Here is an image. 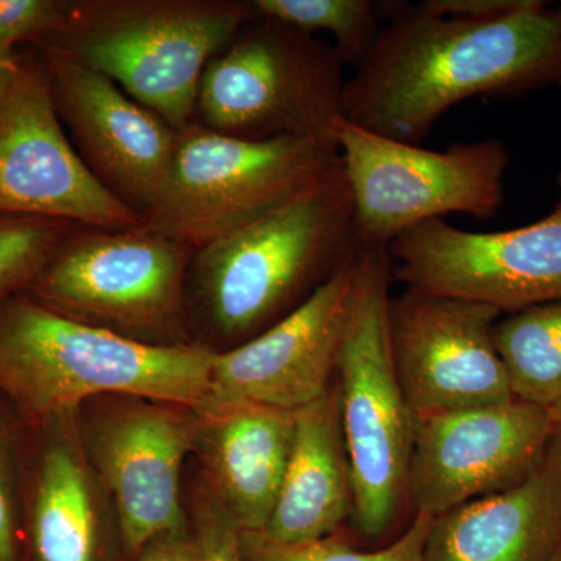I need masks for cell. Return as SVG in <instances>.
Segmentation results:
<instances>
[{
    "mask_svg": "<svg viewBox=\"0 0 561 561\" xmlns=\"http://www.w3.org/2000/svg\"><path fill=\"white\" fill-rule=\"evenodd\" d=\"M343 92V116L420 144L457 103L561 87V10L541 0L489 21L435 16L398 3Z\"/></svg>",
    "mask_w": 561,
    "mask_h": 561,
    "instance_id": "cell-1",
    "label": "cell"
},
{
    "mask_svg": "<svg viewBox=\"0 0 561 561\" xmlns=\"http://www.w3.org/2000/svg\"><path fill=\"white\" fill-rule=\"evenodd\" d=\"M359 250L341 158L308 191L194 251L187 320L219 351L234 348L300 308Z\"/></svg>",
    "mask_w": 561,
    "mask_h": 561,
    "instance_id": "cell-2",
    "label": "cell"
},
{
    "mask_svg": "<svg viewBox=\"0 0 561 561\" xmlns=\"http://www.w3.org/2000/svg\"><path fill=\"white\" fill-rule=\"evenodd\" d=\"M214 350L150 345L69 319L31 295L0 300V391L35 420H62L91 398L124 394L198 411Z\"/></svg>",
    "mask_w": 561,
    "mask_h": 561,
    "instance_id": "cell-3",
    "label": "cell"
},
{
    "mask_svg": "<svg viewBox=\"0 0 561 561\" xmlns=\"http://www.w3.org/2000/svg\"><path fill=\"white\" fill-rule=\"evenodd\" d=\"M254 16L250 0H70L32 49L102 73L179 130L194 122L206 66Z\"/></svg>",
    "mask_w": 561,
    "mask_h": 561,
    "instance_id": "cell-4",
    "label": "cell"
},
{
    "mask_svg": "<svg viewBox=\"0 0 561 561\" xmlns=\"http://www.w3.org/2000/svg\"><path fill=\"white\" fill-rule=\"evenodd\" d=\"M389 247L360 245L337 367L341 421L353 483V522L381 540L411 508L413 413L390 343Z\"/></svg>",
    "mask_w": 561,
    "mask_h": 561,
    "instance_id": "cell-5",
    "label": "cell"
},
{
    "mask_svg": "<svg viewBox=\"0 0 561 561\" xmlns=\"http://www.w3.org/2000/svg\"><path fill=\"white\" fill-rule=\"evenodd\" d=\"M343 68L332 44L256 14L206 66L194 122L232 138H305L337 149Z\"/></svg>",
    "mask_w": 561,
    "mask_h": 561,
    "instance_id": "cell-6",
    "label": "cell"
},
{
    "mask_svg": "<svg viewBox=\"0 0 561 561\" xmlns=\"http://www.w3.org/2000/svg\"><path fill=\"white\" fill-rule=\"evenodd\" d=\"M194 249L146 224L76 228L25 294L47 308L150 345H190Z\"/></svg>",
    "mask_w": 561,
    "mask_h": 561,
    "instance_id": "cell-7",
    "label": "cell"
},
{
    "mask_svg": "<svg viewBox=\"0 0 561 561\" xmlns=\"http://www.w3.org/2000/svg\"><path fill=\"white\" fill-rule=\"evenodd\" d=\"M339 162V149L319 140L232 138L191 122L176 130L171 176L144 224L198 250L308 191Z\"/></svg>",
    "mask_w": 561,
    "mask_h": 561,
    "instance_id": "cell-8",
    "label": "cell"
},
{
    "mask_svg": "<svg viewBox=\"0 0 561 561\" xmlns=\"http://www.w3.org/2000/svg\"><path fill=\"white\" fill-rule=\"evenodd\" d=\"M335 144L360 245L389 247L402 232L448 214L493 219L504 205L511 154L501 140L427 150L342 119Z\"/></svg>",
    "mask_w": 561,
    "mask_h": 561,
    "instance_id": "cell-9",
    "label": "cell"
},
{
    "mask_svg": "<svg viewBox=\"0 0 561 561\" xmlns=\"http://www.w3.org/2000/svg\"><path fill=\"white\" fill-rule=\"evenodd\" d=\"M391 276L409 290L481 302L504 312L561 300V206L496 232L423 221L389 245Z\"/></svg>",
    "mask_w": 561,
    "mask_h": 561,
    "instance_id": "cell-10",
    "label": "cell"
},
{
    "mask_svg": "<svg viewBox=\"0 0 561 561\" xmlns=\"http://www.w3.org/2000/svg\"><path fill=\"white\" fill-rule=\"evenodd\" d=\"M0 214L111 230L144 224L77 153L55 110L46 68L32 47L0 95Z\"/></svg>",
    "mask_w": 561,
    "mask_h": 561,
    "instance_id": "cell-11",
    "label": "cell"
},
{
    "mask_svg": "<svg viewBox=\"0 0 561 561\" xmlns=\"http://www.w3.org/2000/svg\"><path fill=\"white\" fill-rule=\"evenodd\" d=\"M556 437L551 411L513 400L413 416L411 507L437 516L511 489Z\"/></svg>",
    "mask_w": 561,
    "mask_h": 561,
    "instance_id": "cell-12",
    "label": "cell"
},
{
    "mask_svg": "<svg viewBox=\"0 0 561 561\" xmlns=\"http://www.w3.org/2000/svg\"><path fill=\"white\" fill-rule=\"evenodd\" d=\"M500 309L405 290L390 300V343L413 416L515 400L494 343Z\"/></svg>",
    "mask_w": 561,
    "mask_h": 561,
    "instance_id": "cell-13",
    "label": "cell"
},
{
    "mask_svg": "<svg viewBox=\"0 0 561 561\" xmlns=\"http://www.w3.org/2000/svg\"><path fill=\"white\" fill-rule=\"evenodd\" d=\"M36 54L77 153L105 190L146 219L171 176L175 128L102 73L54 51Z\"/></svg>",
    "mask_w": 561,
    "mask_h": 561,
    "instance_id": "cell-14",
    "label": "cell"
},
{
    "mask_svg": "<svg viewBox=\"0 0 561 561\" xmlns=\"http://www.w3.org/2000/svg\"><path fill=\"white\" fill-rule=\"evenodd\" d=\"M356 272L357 256L268 330L214 351L206 402L297 412L323 397L335 378Z\"/></svg>",
    "mask_w": 561,
    "mask_h": 561,
    "instance_id": "cell-15",
    "label": "cell"
},
{
    "mask_svg": "<svg viewBox=\"0 0 561 561\" xmlns=\"http://www.w3.org/2000/svg\"><path fill=\"white\" fill-rule=\"evenodd\" d=\"M201 420L181 405L140 400L117 409L92 432V456L117 507L124 560L161 535L187 530L180 472Z\"/></svg>",
    "mask_w": 561,
    "mask_h": 561,
    "instance_id": "cell-16",
    "label": "cell"
},
{
    "mask_svg": "<svg viewBox=\"0 0 561 561\" xmlns=\"http://www.w3.org/2000/svg\"><path fill=\"white\" fill-rule=\"evenodd\" d=\"M561 546V443L511 489L432 523L421 561H552Z\"/></svg>",
    "mask_w": 561,
    "mask_h": 561,
    "instance_id": "cell-17",
    "label": "cell"
},
{
    "mask_svg": "<svg viewBox=\"0 0 561 561\" xmlns=\"http://www.w3.org/2000/svg\"><path fill=\"white\" fill-rule=\"evenodd\" d=\"M198 420L197 440L214 502L239 531L264 530L289 463L295 412L249 402H206Z\"/></svg>",
    "mask_w": 561,
    "mask_h": 561,
    "instance_id": "cell-18",
    "label": "cell"
},
{
    "mask_svg": "<svg viewBox=\"0 0 561 561\" xmlns=\"http://www.w3.org/2000/svg\"><path fill=\"white\" fill-rule=\"evenodd\" d=\"M353 483L335 378L319 400L295 412L289 463L265 537L309 542L337 534L353 518Z\"/></svg>",
    "mask_w": 561,
    "mask_h": 561,
    "instance_id": "cell-19",
    "label": "cell"
},
{
    "mask_svg": "<svg viewBox=\"0 0 561 561\" xmlns=\"http://www.w3.org/2000/svg\"><path fill=\"white\" fill-rule=\"evenodd\" d=\"M31 538L35 561H110L87 465L72 442L55 440L43 454Z\"/></svg>",
    "mask_w": 561,
    "mask_h": 561,
    "instance_id": "cell-20",
    "label": "cell"
},
{
    "mask_svg": "<svg viewBox=\"0 0 561 561\" xmlns=\"http://www.w3.org/2000/svg\"><path fill=\"white\" fill-rule=\"evenodd\" d=\"M494 343L515 400L546 409L561 404V300L497 320Z\"/></svg>",
    "mask_w": 561,
    "mask_h": 561,
    "instance_id": "cell-21",
    "label": "cell"
},
{
    "mask_svg": "<svg viewBox=\"0 0 561 561\" xmlns=\"http://www.w3.org/2000/svg\"><path fill=\"white\" fill-rule=\"evenodd\" d=\"M257 16L313 33L328 32L343 65L354 69L368 57L381 25L371 0H250Z\"/></svg>",
    "mask_w": 561,
    "mask_h": 561,
    "instance_id": "cell-22",
    "label": "cell"
},
{
    "mask_svg": "<svg viewBox=\"0 0 561 561\" xmlns=\"http://www.w3.org/2000/svg\"><path fill=\"white\" fill-rule=\"evenodd\" d=\"M434 516L413 513L400 537L383 548L362 551L337 534L309 542H279L262 531H239L243 561H421Z\"/></svg>",
    "mask_w": 561,
    "mask_h": 561,
    "instance_id": "cell-23",
    "label": "cell"
},
{
    "mask_svg": "<svg viewBox=\"0 0 561 561\" xmlns=\"http://www.w3.org/2000/svg\"><path fill=\"white\" fill-rule=\"evenodd\" d=\"M81 225L0 214V300L31 289L62 241Z\"/></svg>",
    "mask_w": 561,
    "mask_h": 561,
    "instance_id": "cell-24",
    "label": "cell"
},
{
    "mask_svg": "<svg viewBox=\"0 0 561 561\" xmlns=\"http://www.w3.org/2000/svg\"><path fill=\"white\" fill-rule=\"evenodd\" d=\"M70 0H0V44L39 46L68 16Z\"/></svg>",
    "mask_w": 561,
    "mask_h": 561,
    "instance_id": "cell-25",
    "label": "cell"
},
{
    "mask_svg": "<svg viewBox=\"0 0 561 561\" xmlns=\"http://www.w3.org/2000/svg\"><path fill=\"white\" fill-rule=\"evenodd\" d=\"M5 421L0 419V561H20V481Z\"/></svg>",
    "mask_w": 561,
    "mask_h": 561,
    "instance_id": "cell-26",
    "label": "cell"
},
{
    "mask_svg": "<svg viewBox=\"0 0 561 561\" xmlns=\"http://www.w3.org/2000/svg\"><path fill=\"white\" fill-rule=\"evenodd\" d=\"M206 561H243L238 527L217 507L216 502L202 505L197 530Z\"/></svg>",
    "mask_w": 561,
    "mask_h": 561,
    "instance_id": "cell-27",
    "label": "cell"
},
{
    "mask_svg": "<svg viewBox=\"0 0 561 561\" xmlns=\"http://www.w3.org/2000/svg\"><path fill=\"white\" fill-rule=\"evenodd\" d=\"M524 0H426L420 9L435 16L460 21H489L519 9Z\"/></svg>",
    "mask_w": 561,
    "mask_h": 561,
    "instance_id": "cell-28",
    "label": "cell"
},
{
    "mask_svg": "<svg viewBox=\"0 0 561 561\" xmlns=\"http://www.w3.org/2000/svg\"><path fill=\"white\" fill-rule=\"evenodd\" d=\"M125 561H206V557L197 535L183 530L154 538Z\"/></svg>",
    "mask_w": 561,
    "mask_h": 561,
    "instance_id": "cell-29",
    "label": "cell"
},
{
    "mask_svg": "<svg viewBox=\"0 0 561 561\" xmlns=\"http://www.w3.org/2000/svg\"><path fill=\"white\" fill-rule=\"evenodd\" d=\"M24 65V51L0 44V95L3 94Z\"/></svg>",
    "mask_w": 561,
    "mask_h": 561,
    "instance_id": "cell-30",
    "label": "cell"
},
{
    "mask_svg": "<svg viewBox=\"0 0 561 561\" xmlns=\"http://www.w3.org/2000/svg\"><path fill=\"white\" fill-rule=\"evenodd\" d=\"M549 411H551L553 420V434H556L557 440L561 443V404L553 405Z\"/></svg>",
    "mask_w": 561,
    "mask_h": 561,
    "instance_id": "cell-31",
    "label": "cell"
},
{
    "mask_svg": "<svg viewBox=\"0 0 561 561\" xmlns=\"http://www.w3.org/2000/svg\"><path fill=\"white\" fill-rule=\"evenodd\" d=\"M552 561H561V546H560L559 552L556 553V557H553Z\"/></svg>",
    "mask_w": 561,
    "mask_h": 561,
    "instance_id": "cell-32",
    "label": "cell"
},
{
    "mask_svg": "<svg viewBox=\"0 0 561 561\" xmlns=\"http://www.w3.org/2000/svg\"><path fill=\"white\" fill-rule=\"evenodd\" d=\"M559 186H560V198H559V202H557L556 206H561V173H560V176H559Z\"/></svg>",
    "mask_w": 561,
    "mask_h": 561,
    "instance_id": "cell-33",
    "label": "cell"
}]
</instances>
